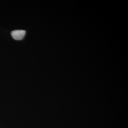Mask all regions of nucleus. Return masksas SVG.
<instances>
[{"label":"nucleus","mask_w":128,"mask_h":128,"mask_svg":"<svg viewBox=\"0 0 128 128\" xmlns=\"http://www.w3.org/2000/svg\"><path fill=\"white\" fill-rule=\"evenodd\" d=\"M26 34V31L24 30H15L11 33L12 36L14 39L17 40L23 39Z\"/></svg>","instance_id":"nucleus-1"}]
</instances>
